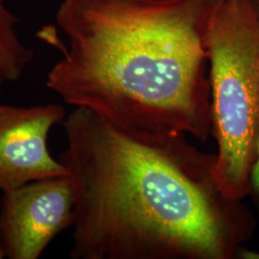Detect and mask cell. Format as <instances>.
<instances>
[{
    "mask_svg": "<svg viewBox=\"0 0 259 259\" xmlns=\"http://www.w3.org/2000/svg\"><path fill=\"white\" fill-rule=\"evenodd\" d=\"M72 259H232L255 220L223 194L216 154L185 135L136 133L84 108L63 121Z\"/></svg>",
    "mask_w": 259,
    "mask_h": 259,
    "instance_id": "1",
    "label": "cell"
},
{
    "mask_svg": "<svg viewBox=\"0 0 259 259\" xmlns=\"http://www.w3.org/2000/svg\"><path fill=\"white\" fill-rule=\"evenodd\" d=\"M225 0H63L68 39L47 85L122 129L212 133L206 38Z\"/></svg>",
    "mask_w": 259,
    "mask_h": 259,
    "instance_id": "2",
    "label": "cell"
},
{
    "mask_svg": "<svg viewBox=\"0 0 259 259\" xmlns=\"http://www.w3.org/2000/svg\"><path fill=\"white\" fill-rule=\"evenodd\" d=\"M214 176L223 194L242 201L259 141V15L253 0H225L206 38Z\"/></svg>",
    "mask_w": 259,
    "mask_h": 259,
    "instance_id": "3",
    "label": "cell"
},
{
    "mask_svg": "<svg viewBox=\"0 0 259 259\" xmlns=\"http://www.w3.org/2000/svg\"><path fill=\"white\" fill-rule=\"evenodd\" d=\"M73 189L68 176L36 181L3 192L0 236L10 259H37L58 234L72 227Z\"/></svg>",
    "mask_w": 259,
    "mask_h": 259,
    "instance_id": "4",
    "label": "cell"
},
{
    "mask_svg": "<svg viewBox=\"0 0 259 259\" xmlns=\"http://www.w3.org/2000/svg\"><path fill=\"white\" fill-rule=\"evenodd\" d=\"M65 118L59 104L18 107L0 103V190L7 192L29 183L67 176L51 156L48 136Z\"/></svg>",
    "mask_w": 259,
    "mask_h": 259,
    "instance_id": "5",
    "label": "cell"
},
{
    "mask_svg": "<svg viewBox=\"0 0 259 259\" xmlns=\"http://www.w3.org/2000/svg\"><path fill=\"white\" fill-rule=\"evenodd\" d=\"M13 0H0V87L21 78L35 54L19 38L18 18L8 9Z\"/></svg>",
    "mask_w": 259,
    "mask_h": 259,
    "instance_id": "6",
    "label": "cell"
},
{
    "mask_svg": "<svg viewBox=\"0 0 259 259\" xmlns=\"http://www.w3.org/2000/svg\"><path fill=\"white\" fill-rule=\"evenodd\" d=\"M253 203L259 207V141L257 152L254 163L250 171V183H249V193Z\"/></svg>",
    "mask_w": 259,
    "mask_h": 259,
    "instance_id": "7",
    "label": "cell"
},
{
    "mask_svg": "<svg viewBox=\"0 0 259 259\" xmlns=\"http://www.w3.org/2000/svg\"><path fill=\"white\" fill-rule=\"evenodd\" d=\"M239 257L247 259H259V253L254 252V251H251V250L242 249L240 251V254H239Z\"/></svg>",
    "mask_w": 259,
    "mask_h": 259,
    "instance_id": "8",
    "label": "cell"
},
{
    "mask_svg": "<svg viewBox=\"0 0 259 259\" xmlns=\"http://www.w3.org/2000/svg\"><path fill=\"white\" fill-rule=\"evenodd\" d=\"M5 256V252L3 249V245H2V241H1V236H0V259L4 258Z\"/></svg>",
    "mask_w": 259,
    "mask_h": 259,
    "instance_id": "9",
    "label": "cell"
},
{
    "mask_svg": "<svg viewBox=\"0 0 259 259\" xmlns=\"http://www.w3.org/2000/svg\"><path fill=\"white\" fill-rule=\"evenodd\" d=\"M253 1H254V3H255V6H256V9H257L259 15V0H253Z\"/></svg>",
    "mask_w": 259,
    "mask_h": 259,
    "instance_id": "10",
    "label": "cell"
}]
</instances>
